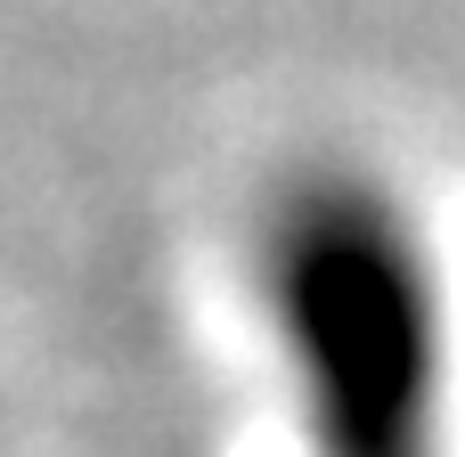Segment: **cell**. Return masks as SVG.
<instances>
[{
	"instance_id": "6da1fadb",
	"label": "cell",
	"mask_w": 465,
	"mask_h": 457,
	"mask_svg": "<svg viewBox=\"0 0 465 457\" xmlns=\"http://www.w3.org/2000/svg\"><path fill=\"white\" fill-rule=\"evenodd\" d=\"M302 457H450V286L425 221L351 164L294 172L253 237Z\"/></svg>"
}]
</instances>
